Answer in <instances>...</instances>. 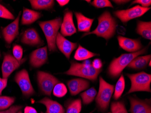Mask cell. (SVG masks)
Masks as SVG:
<instances>
[{
    "label": "cell",
    "mask_w": 151,
    "mask_h": 113,
    "mask_svg": "<svg viewBox=\"0 0 151 113\" xmlns=\"http://www.w3.org/2000/svg\"><path fill=\"white\" fill-rule=\"evenodd\" d=\"M98 24L95 30L85 33L83 36L87 35H96L108 40L113 37L116 31V20L108 11L104 12L98 17Z\"/></svg>",
    "instance_id": "1"
},
{
    "label": "cell",
    "mask_w": 151,
    "mask_h": 113,
    "mask_svg": "<svg viewBox=\"0 0 151 113\" xmlns=\"http://www.w3.org/2000/svg\"><path fill=\"white\" fill-rule=\"evenodd\" d=\"M62 22L61 17H57L48 21L39 22V25L45 34L47 47L50 52L57 51V36Z\"/></svg>",
    "instance_id": "2"
},
{
    "label": "cell",
    "mask_w": 151,
    "mask_h": 113,
    "mask_svg": "<svg viewBox=\"0 0 151 113\" xmlns=\"http://www.w3.org/2000/svg\"><path fill=\"white\" fill-rule=\"evenodd\" d=\"M147 48L141 49L133 53L122 54L117 58H114L111 62L107 70V73L112 78H117L122 71L129 64L130 62L139 55L144 54Z\"/></svg>",
    "instance_id": "3"
},
{
    "label": "cell",
    "mask_w": 151,
    "mask_h": 113,
    "mask_svg": "<svg viewBox=\"0 0 151 113\" xmlns=\"http://www.w3.org/2000/svg\"><path fill=\"white\" fill-rule=\"evenodd\" d=\"M102 71L101 70H97L90 65H86L84 63L72 62L70 68L65 74L68 75L79 76L84 78L87 79L92 81L97 80L99 74Z\"/></svg>",
    "instance_id": "4"
},
{
    "label": "cell",
    "mask_w": 151,
    "mask_h": 113,
    "mask_svg": "<svg viewBox=\"0 0 151 113\" xmlns=\"http://www.w3.org/2000/svg\"><path fill=\"white\" fill-rule=\"evenodd\" d=\"M99 92L96 98L98 108L102 111L107 109L111 98L114 92V86L107 83L101 76L99 78Z\"/></svg>",
    "instance_id": "5"
},
{
    "label": "cell",
    "mask_w": 151,
    "mask_h": 113,
    "mask_svg": "<svg viewBox=\"0 0 151 113\" xmlns=\"http://www.w3.org/2000/svg\"><path fill=\"white\" fill-rule=\"evenodd\" d=\"M126 76L130 80L131 83V87L127 94L139 91L151 92V74L142 72L135 74H127Z\"/></svg>",
    "instance_id": "6"
},
{
    "label": "cell",
    "mask_w": 151,
    "mask_h": 113,
    "mask_svg": "<svg viewBox=\"0 0 151 113\" xmlns=\"http://www.w3.org/2000/svg\"><path fill=\"white\" fill-rule=\"evenodd\" d=\"M37 80L41 91L50 97L55 86L60 82L58 79L52 75L42 71L37 72Z\"/></svg>",
    "instance_id": "7"
},
{
    "label": "cell",
    "mask_w": 151,
    "mask_h": 113,
    "mask_svg": "<svg viewBox=\"0 0 151 113\" xmlns=\"http://www.w3.org/2000/svg\"><path fill=\"white\" fill-rule=\"evenodd\" d=\"M150 7H143L139 5H137L127 10H118L114 12V16L119 19L122 22L126 23L129 20L143 16Z\"/></svg>",
    "instance_id": "8"
},
{
    "label": "cell",
    "mask_w": 151,
    "mask_h": 113,
    "mask_svg": "<svg viewBox=\"0 0 151 113\" xmlns=\"http://www.w3.org/2000/svg\"><path fill=\"white\" fill-rule=\"evenodd\" d=\"M14 81L18 84L24 96L29 97L35 93L26 70L23 69L17 73L14 77Z\"/></svg>",
    "instance_id": "9"
},
{
    "label": "cell",
    "mask_w": 151,
    "mask_h": 113,
    "mask_svg": "<svg viewBox=\"0 0 151 113\" xmlns=\"http://www.w3.org/2000/svg\"><path fill=\"white\" fill-rule=\"evenodd\" d=\"M21 12L13 22L3 28L2 30V35L6 43L10 45L12 43L19 35V24Z\"/></svg>",
    "instance_id": "10"
},
{
    "label": "cell",
    "mask_w": 151,
    "mask_h": 113,
    "mask_svg": "<svg viewBox=\"0 0 151 113\" xmlns=\"http://www.w3.org/2000/svg\"><path fill=\"white\" fill-rule=\"evenodd\" d=\"M47 47L40 48L32 52L29 57V63L33 68H39L47 62Z\"/></svg>",
    "instance_id": "11"
},
{
    "label": "cell",
    "mask_w": 151,
    "mask_h": 113,
    "mask_svg": "<svg viewBox=\"0 0 151 113\" xmlns=\"http://www.w3.org/2000/svg\"><path fill=\"white\" fill-rule=\"evenodd\" d=\"M20 64L21 63H19L13 56L6 54L1 66L2 78L8 79L13 72L20 67Z\"/></svg>",
    "instance_id": "12"
},
{
    "label": "cell",
    "mask_w": 151,
    "mask_h": 113,
    "mask_svg": "<svg viewBox=\"0 0 151 113\" xmlns=\"http://www.w3.org/2000/svg\"><path fill=\"white\" fill-rule=\"evenodd\" d=\"M60 34L63 36H70L77 33L73 19V13L71 11L66 10L61 24Z\"/></svg>",
    "instance_id": "13"
},
{
    "label": "cell",
    "mask_w": 151,
    "mask_h": 113,
    "mask_svg": "<svg viewBox=\"0 0 151 113\" xmlns=\"http://www.w3.org/2000/svg\"><path fill=\"white\" fill-rule=\"evenodd\" d=\"M131 113H151V100H140L133 97H129Z\"/></svg>",
    "instance_id": "14"
},
{
    "label": "cell",
    "mask_w": 151,
    "mask_h": 113,
    "mask_svg": "<svg viewBox=\"0 0 151 113\" xmlns=\"http://www.w3.org/2000/svg\"><path fill=\"white\" fill-rule=\"evenodd\" d=\"M56 46L68 59L70 58L71 53L78 47L77 43H73L68 40L60 33H58L56 38Z\"/></svg>",
    "instance_id": "15"
},
{
    "label": "cell",
    "mask_w": 151,
    "mask_h": 113,
    "mask_svg": "<svg viewBox=\"0 0 151 113\" xmlns=\"http://www.w3.org/2000/svg\"><path fill=\"white\" fill-rule=\"evenodd\" d=\"M21 42L32 46H39L44 44L38 32L33 28L28 29L24 31L21 38Z\"/></svg>",
    "instance_id": "16"
},
{
    "label": "cell",
    "mask_w": 151,
    "mask_h": 113,
    "mask_svg": "<svg viewBox=\"0 0 151 113\" xmlns=\"http://www.w3.org/2000/svg\"><path fill=\"white\" fill-rule=\"evenodd\" d=\"M117 39L119 47L128 52H136L142 48V45L139 39L135 40L121 36H118Z\"/></svg>",
    "instance_id": "17"
},
{
    "label": "cell",
    "mask_w": 151,
    "mask_h": 113,
    "mask_svg": "<svg viewBox=\"0 0 151 113\" xmlns=\"http://www.w3.org/2000/svg\"><path fill=\"white\" fill-rule=\"evenodd\" d=\"M67 85L71 95L75 96L88 89L90 86V83L83 79L76 78L68 81Z\"/></svg>",
    "instance_id": "18"
},
{
    "label": "cell",
    "mask_w": 151,
    "mask_h": 113,
    "mask_svg": "<svg viewBox=\"0 0 151 113\" xmlns=\"http://www.w3.org/2000/svg\"><path fill=\"white\" fill-rule=\"evenodd\" d=\"M38 102L45 106L46 107V113H65V109L62 105L49 98L45 97L39 101Z\"/></svg>",
    "instance_id": "19"
},
{
    "label": "cell",
    "mask_w": 151,
    "mask_h": 113,
    "mask_svg": "<svg viewBox=\"0 0 151 113\" xmlns=\"http://www.w3.org/2000/svg\"><path fill=\"white\" fill-rule=\"evenodd\" d=\"M75 15L78 22V31L86 33L90 32L94 19L86 17L81 13L78 12H75Z\"/></svg>",
    "instance_id": "20"
},
{
    "label": "cell",
    "mask_w": 151,
    "mask_h": 113,
    "mask_svg": "<svg viewBox=\"0 0 151 113\" xmlns=\"http://www.w3.org/2000/svg\"><path fill=\"white\" fill-rule=\"evenodd\" d=\"M40 12L27 8H24L21 23L22 25H29L35 22L42 17Z\"/></svg>",
    "instance_id": "21"
},
{
    "label": "cell",
    "mask_w": 151,
    "mask_h": 113,
    "mask_svg": "<svg viewBox=\"0 0 151 113\" xmlns=\"http://www.w3.org/2000/svg\"><path fill=\"white\" fill-rule=\"evenodd\" d=\"M151 55L138 56L133 59L127 67L130 68L140 70L145 68L151 61Z\"/></svg>",
    "instance_id": "22"
},
{
    "label": "cell",
    "mask_w": 151,
    "mask_h": 113,
    "mask_svg": "<svg viewBox=\"0 0 151 113\" xmlns=\"http://www.w3.org/2000/svg\"><path fill=\"white\" fill-rule=\"evenodd\" d=\"M136 32L143 38L151 40V22H145L139 20L137 22Z\"/></svg>",
    "instance_id": "23"
},
{
    "label": "cell",
    "mask_w": 151,
    "mask_h": 113,
    "mask_svg": "<svg viewBox=\"0 0 151 113\" xmlns=\"http://www.w3.org/2000/svg\"><path fill=\"white\" fill-rule=\"evenodd\" d=\"M32 8L35 10H49L53 8L54 1L53 0H30Z\"/></svg>",
    "instance_id": "24"
},
{
    "label": "cell",
    "mask_w": 151,
    "mask_h": 113,
    "mask_svg": "<svg viewBox=\"0 0 151 113\" xmlns=\"http://www.w3.org/2000/svg\"><path fill=\"white\" fill-rule=\"evenodd\" d=\"M97 55L98 54L91 52L79 45L75 53L74 58L78 61H85Z\"/></svg>",
    "instance_id": "25"
},
{
    "label": "cell",
    "mask_w": 151,
    "mask_h": 113,
    "mask_svg": "<svg viewBox=\"0 0 151 113\" xmlns=\"http://www.w3.org/2000/svg\"><path fill=\"white\" fill-rule=\"evenodd\" d=\"M81 107V101L80 99L72 100L67 104L66 113H80Z\"/></svg>",
    "instance_id": "26"
},
{
    "label": "cell",
    "mask_w": 151,
    "mask_h": 113,
    "mask_svg": "<svg viewBox=\"0 0 151 113\" xmlns=\"http://www.w3.org/2000/svg\"><path fill=\"white\" fill-rule=\"evenodd\" d=\"M97 91L94 87H91L82 92L80 95L82 99L83 103L84 104H88L91 103L96 97Z\"/></svg>",
    "instance_id": "27"
},
{
    "label": "cell",
    "mask_w": 151,
    "mask_h": 113,
    "mask_svg": "<svg viewBox=\"0 0 151 113\" xmlns=\"http://www.w3.org/2000/svg\"><path fill=\"white\" fill-rule=\"evenodd\" d=\"M125 86V82L124 76L123 74H121L115 86L113 96V98L114 100H118L120 98L124 91Z\"/></svg>",
    "instance_id": "28"
},
{
    "label": "cell",
    "mask_w": 151,
    "mask_h": 113,
    "mask_svg": "<svg viewBox=\"0 0 151 113\" xmlns=\"http://www.w3.org/2000/svg\"><path fill=\"white\" fill-rule=\"evenodd\" d=\"M15 100L14 97L0 96V111L8 109L15 102Z\"/></svg>",
    "instance_id": "29"
},
{
    "label": "cell",
    "mask_w": 151,
    "mask_h": 113,
    "mask_svg": "<svg viewBox=\"0 0 151 113\" xmlns=\"http://www.w3.org/2000/svg\"><path fill=\"white\" fill-rule=\"evenodd\" d=\"M68 92V89L66 86L63 83H58L55 86L53 90L52 93L55 96L61 98L64 96Z\"/></svg>",
    "instance_id": "30"
},
{
    "label": "cell",
    "mask_w": 151,
    "mask_h": 113,
    "mask_svg": "<svg viewBox=\"0 0 151 113\" xmlns=\"http://www.w3.org/2000/svg\"><path fill=\"white\" fill-rule=\"evenodd\" d=\"M111 113H128L123 101L112 102L111 107Z\"/></svg>",
    "instance_id": "31"
},
{
    "label": "cell",
    "mask_w": 151,
    "mask_h": 113,
    "mask_svg": "<svg viewBox=\"0 0 151 113\" xmlns=\"http://www.w3.org/2000/svg\"><path fill=\"white\" fill-rule=\"evenodd\" d=\"M91 4L97 8H104L106 7L113 8L112 4L108 0H95L91 2Z\"/></svg>",
    "instance_id": "32"
},
{
    "label": "cell",
    "mask_w": 151,
    "mask_h": 113,
    "mask_svg": "<svg viewBox=\"0 0 151 113\" xmlns=\"http://www.w3.org/2000/svg\"><path fill=\"white\" fill-rule=\"evenodd\" d=\"M23 50V48L19 45H15L13 48V54L15 58L19 63H22Z\"/></svg>",
    "instance_id": "33"
},
{
    "label": "cell",
    "mask_w": 151,
    "mask_h": 113,
    "mask_svg": "<svg viewBox=\"0 0 151 113\" xmlns=\"http://www.w3.org/2000/svg\"><path fill=\"white\" fill-rule=\"evenodd\" d=\"M0 18L7 19H14L15 17L12 13L4 6L0 4Z\"/></svg>",
    "instance_id": "34"
},
{
    "label": "cell",
    "mask_w": 151,
    "mask_h": 113,
    "mask_svg": "<svg viewBox=\"0 0 151 113\" xmlns=\"http://www.w3.org/2000/svg\"><path fill=\"white\" fill-rule=\"evenodd\" d=\"M23 107L22 105H13L8 109L0 111V113H17Z\"/></svg>",
    "instance_id": "35"
},
{
    "label": "cell",
    "mask_w": 151,
    "mask_h": 113,
    "mask_svg": "<svg viewBox=\"0 0 151 113\" xmlns=\"http://www.w3.org/2000/svg\"><path fill=\"white\" fill-rule=\"evenodd\" d=\"M134 4H139L141 5L142 7L148 8V7L151 6V0H136L132 2L131 5Z\"/></svg>",
    "instance_id": "36"
},
{
    "label": "cell",
    "mask_w": 151,
    "mask_h": 113,
    "mask_svg": "<svg viewBox=\"0 0 151 113\" xmlns=\"http://www.w3.org/2000/svg\"><path fill=\"white\" fill-rule=\"evenodd\" d=\"M92 65L96 69L101 70L103 66L102 62L99 58H96L92 62Z\"/></svg>",
    "instance_id": "37"
},
{
    "label": "cell",
    "mask_w": 151,
    "mask_h": 113,
    "mask_svg": "<svg viewBox=\"0 0 151 113\" xmlns=\"http://www.w3.org/2000/svg\"><path fill=\"white\" fill-rule=\"evenodd\" d=\"M8 79H4L0 77V96L2 95V91L7 85Z\"/></svg>",
    "instance_id": "38"
},
{
    "label": "cell",
    "mask_w": 151,
    "mask_h": 113,
    "mask_svg": "<svg viewBox=\"0 0 151 113\" xmlns=\"http://www.w3.org/2000/svg\"><path fill=\"white\" fill-rule=\"evenodd\" d=\"M116 30L118 34L120 35H124L126 33V29L122 25H117L116 27Z\"/></svg>",
    "instance_id": "39"
},
{
    "label": "cell",
    "mask_w": 151,
    "mask_h": 113,
    "mask_svg": "<svg viewBox=\"0 0 151 113\" xmlns=\"http://www.w3.org/2000/svg\"><path fill=\"white\" fill-rule=\"evenodd\" d=\"M24 113H38L37 110L31 107H25L24 109Z\"/></svg>",
    "instance_id": "40"
},
{
    "label": "cell",
    "mask_w": 151,
    "mask_h": 113,
    "mask_svg": "<svg viewBox=\"0 0 151 113\" xmlns=\"http://www.w3.org/2000/svg\"><path fill=\"white\" fill-rule=\"evenodd\" d=\"M57 1L61 6H63L69 3L70 1L68 0H57Z\"/></svg>",
    "instance_id": "41"
},
{
    "label": "cell",
    "mask_w": 151,
    "mask_h": 113,
    "mask_svg": "<svg viewBox=\"0 0 151 113\" xmlns=\"http://www.w3.org/2000/svg\"><path fill=\"white\" fill-rule=\"evenodd\" d=\"M113 1L115 2L116 4L118 5H122V4H124L125 3H127L130 1H123V0H119V1Z\"/></svg>",
    "instance_id": "42"
},
{
    "label": "cell",
    "mask_w": 151,
    "mask_h": 113,
    "mask_svg": "<svg viewBox=\"0 0 151 113\" xmlns=\"http://www.w3.org/2000/svg\"><path fill=\"white\" fill-rule=\"evenodd\" d=\"M17 113H22V111H21V110H19V111H18V112Z\"/></svg>",
    "instance_id": "43"
},
{
    "label": "cell",
    "mask_w": 151,
    "mask_h": 113,
    "mask_svg": "<svg viewBox=\"0 0 151 113\" xmlns=\"http://www.w3.org/2000/svg\"><path fill=\"white\" fill-rule=\"evenodd\" d=\"M149 66L150 67V66H151V61H150V62H149Z\"/></svg>",
    "instance_id": "44"
},
{
    "label": "cell",
    "mask_w": 151,
    "mask_h": 113,
    "mask_svg": "<svg viewBox=\"0 0 151 113\" xmlns=\"http://www.w3.org/2000/svg\"><path fill=\"white\" fill-rule=\"evenodd\" d=\"M87 1V2H90L91 1Z\"/></svg>",
    "instance_id": "45"
},
{
    "label": "cell",
    "mask_w": 151,
    "mask_h": 113,
    "mask_svg": "<svg viewBox=\"0 0 151 113\" xmlns=\"http://www.w3.org/2000/svg\"><path fill=\"white\" fill-rule=\"evenodd\" d=\"M111 113V112H109V113Z\"/></svg>",
    "instance_id": "46"
},
{
    "label": "cell",
    "mask_w": 151,
    "mask_h": 113,
    "mask_svg": "<svg viewBox=\"0 0 151 113\" xmlns=\"http://www.w3.org/2000/svg\"><path fill=\"white\" fill-rule=\"evenodd\" d=\"M41 113H43V112H41Z\"/></svg>",
    "instance_id": "47"
},
{
    "label": "cell",
    "mask_w": 151,
    "mask_h": 113,
    "mask_svg": "<svg viewBox=\"0 0 151 113\" xmlns=\"http://www.w3.org/2000/svg\"><path fill=\"white\" fill-rule=\"evenodd\" d=\"M0 57H1V54H0Z\"/></svg>",
    "instance_id": "48"
}]
</instances>
